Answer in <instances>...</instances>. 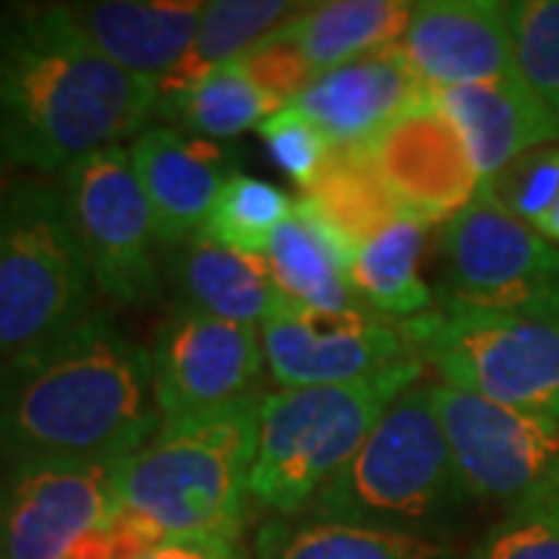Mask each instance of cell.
I'll use <instances>...</instances> for the list:
<instances>
[{"instance_id": "9", "label": "cell", "mask_w": 559, "mask_h": 559, "mask_svg": "<svg viewBox=\"0 0 559 559\" xmlns=\"http://www.w3.org/2000/svg\"><path fill=\"white\" fill-rule=\"evenodd\" d=\"M62 197L103 299L138 308L162 296L153 212L128 146H106L62 171Z\"/></svg>"}, {"instance_id": "37", "label": "cell", "mask_w": 559, "mask_h": 559, "mask_svg": "<svg viewBox=\"0 0 559 559\" xmlns=\"http://www.w3.org/2000/svg\"><path fill=\"white\" fill-rule=\"evenodd\" d=\"M0 197H3V190H0Z\"/></svg>"}, {"instance_id": "2", "label": "cell", "mask_w": 559, "mask_h": 559, "mask_svg": "<svg viewBox=\"0 0 559 559\" xmlns=\"http://www.w3.org/2000/svg\"><path fill=\"white\" fill-rule=\"evenodd\" d=\"M159 429L150 352L97 311L13 367L0 404V463L116 466Z\"/></svg>"}, {"instance_id": "19", "label": "cell", "mask_w": 559, "mask_h": 559, "mask_svg": "<svg viewBox=\"0 0 559 559\" xmlns=\"http://www.w3.org/2000/svg\"><path fill=\"white\" fill-rule=\"evenodd\" d=\"M432 97L466 143L481 190L520 156L559 143V121L522 79L444 87Z\"/></svg>"}, {"instance_id": "20", "label": "cell", "mask_w": 559, "mask_h": 559, "mask_svg": "<svg viewBox=\"0 0 559 559\" xmlns=\"http://www.w3.org/2000/svg\"><path fill=\"white\" fill-rule=\"evenodd\" d=\"M162 280L178 311L261 330L283 293L264 259L224 249L197 234L175 249H162Z\"/></svg>"}, {"instance_id": "33", "label": "cell", "mask_w": 559, "mask_h": 559, "mask_svg": "<svg viewBox=\"0 0 559 559\" xmlns=\"http://www.w3.org/2000/svg\"><path fill=\"white\" fill-rule=\"evenodd\" d=\"M237 62L246 69V75L259 84V91L277 112L293 106L301 91H308L320 75L296 44L277 38L274 32L259 40L252 50H246Z\"/></svg>"}, {"instance_id": "7", "label": "cell", "mask_w": 559, "mask_h": 559, "mask_svg": "<svg viewBox=\"0 0 559 559\" xmlns=\"http://www.w3.org/2000/svg\"><path fill=\"white\" fill-rule=\"evenodd\" d=\"M439 382L559 423V318L485 311L436 293V305L399 323Z\"/></svg>"}, {"instance_id": "10", "label": "cell", "mask_w": 559, "mask_h": 559, "mask_svg": "<svg viewBox=\"0 0 559 559\" xmlns=\"http://www.w3.org/2000/svg\"><path fill=\"white\" fill-rule=\"evenodd\" d=\"M441 286L485 311L559 318V246L479 193L439 234Z\"/></svg>"}, {"instance_id": "22", "label": "cell", "mask_w": 559, "mask_h": 559, "mask_svg": "<svg viewBox=\"0 0 559 559\" xmlns=\"http://www.w3.org/2000/svg\"><path fill=\"white\" fill-rule=\"evenodd\" d=\"M355 255L305 205H293L264 264L289 301L314 311H367L352 289Z\"/></svg>"}, {"instance_id": "31", "label": "cell", "mask_w": 559, "mask_h": 559, "mask_svg": "<svg viewBox=\"0 0 559 559\" xmlns=\"http://www.w3.org/2000/svg\"><path fill=\"white\" fill-rule=\"evenodd\" d=\"M481 193L507 209L513 218L538 227L559 200V143L520 156Z\"/></svg>"}, {"instance_id": "14", "label": "cell", "mask_w": 559, "mask_h": 559, "mask_svg": "<svg viewBox=\"0 0 559 559\" xmlns=\"http://www.w3.org/2000/svg\"><path fill=\"white\" fill-rule=\"evenodd\" d=\"M364 143L404 221L448 224L479 197L469 150L436 97L401 112Z\"/></svg>"}, {"instance_id": "3", "label": "cell", "mask_w": 559, "mask_h": 559, "mask_svg": "<svg viewBox=\"0 0 559 559\" xmlns=\"http://www.w3.org/2000/svg\"><path fill=\"white\" fill-rule=\"evenodd\" d=\"M261 395L218 414L162 423L156 439L112 466L121 510L150 522L162 540L237 544L252 500Z\"/></svg>"}, {"instance_id": "21", "label": "cell", "mask_w": 559, "mask_h": 559, "mask_svg": "<svg viewBox=\"0 0 559 559\" xmlns=\"http://www.w3.org/2000/svg\"><path fill=\"white\" fill-rule=\"evenodd\" d=\"M299 205L355 255L385 227L401 221L392 193L385 190L367 143H333L318 178L299 190Z\"/></svg>"}, {"instance_id": "36", "label": "cell", "mask_w": 559, "mask_h": 559, "mask_svg": "<svg viewBox=\"0 0 559 559\" xmlns=\"http://www.w3.org/2000/svg\"><path fill=\"white\" fill-rule=\"evenodd\" d=\"M10 380H13V364L0 358V404L7 399V389H10Z\"/></svg>"}, {"instance_id": "12", "label": "cell", "mask_w": 559, "mask_h": 559, "mask_svg": "<svg viewBox=\"0 0 559 559\" xmlns=\"http://www.w3.org/2000/svg\"><path fill=\"white\" fill-rule=\"evenodd\" d=\"M264 370L283 389L348 385L414 364L417 352L373 311H314L286 296L261 323Z\"/></svg>"}, {"instance_id": "30", "label": "cell", "mask_w": 559, "mask_h": 559, "mask_svg": "<svg viewBox=\"0 0 559 559\" xmlns=\"http://www.w3.org/2000/svg\"><path fill=\"white\" fill-rule=\"evenodd\" d=\"M469 559H559V485L507 507Z\"/></svg>"}, {"instance_id": "26", "label": "cell", "mask_w": 559, "mask_h": 559, "mask_svg": "<svg viewBox=\"0 0 559 559\" xmlns=\"http://www.w3.org/2000/svg\"><path fill=\"white\" fill-rule=\"evenodd\" d=\"M274 112L277 109L246 75L240 62H227L180 91L159 94L156 106V119L202 140L237 138L249 128H259Z\"/></svg>"}, {"instance_id": "35", "label": "cell", "mask_w": 559, "mask_h": 559, "mask_svg": "<svg viewBox=\"0 0 559 559\" xmlns=\"http://www.w3.org/2000/svg\"><path fill=\"white\" fill-rule=\"evenodd\" d=\"M535 230H538L540 237H547V240L557 242V246H559V200H557V205L550 209V215L540 221Z\"/></svg>"}, {"instance_id": "5", "label": "cell", "mask_w": 559, "mask_h": 559, "mask_svg": "<svg viewBox=\"0 0 559 559\" xmlns=\"http://www.w3.org/2000/svg\"><path fill=\"white\" fill-rule=\"evenodd\" d=\"M97 283L60 183L16 178L0 197V358L22 364L97 314Z\"/></svg>"}, {"instance_id": "4", "label": "cell", "mask_w": 559, "mask_h": 559, "mask_svg": "<svg viewBox=\"0 0 559 559\" xmlns=\"http://www.w3.org/2000/svg\"><path fill=\"white\" fill-rule=\"evenodd\" d=\"M444 436L432 382H414L389 404L358 454L320 488L301 516L441 538L469 503Z\"/></svg>"}, {"instance_id": "1", "label": "cell", "mask_w": 559, "mask_h": 559, "mask_svg": "<svg viewBox=\"0 0 559 559\" xmlns=\"http://www.w3.org/2000/svg\"><path fill=\"white\" fill-rule=\"evenodd\" d=\"M159 81L100 57L60 3L0 13V165L35 175L121 146L156 119Z\"/></svg>"}, {"instance_id": "34", "label": "cell", "mask_w": 559, "mask_h": 559, "mask_svg": "<svg viewBox=\"0 0 559 559\" xmlns=\"http://www.w3.org/2000/svg\"><path fill=\"white\" fill-rule=\"evenodd\" d=\"M131 559H242L230 540H162Z\"/></svg>"}, {"instance_id": "28", "label": "cell", "mask_w": 559, "mask_h": 559, "mask_svg": "<svg viewBox=\"0 0 559 559\" xmlns=\"http://www.w3.org/2000/svg\"><path fill=\"white\" fill-rule=\"evenodd\" d=\"M293 205L296 202L274 183L237 175L221 190L218 202L202 227V237L242 255L264 259L274 234L293 215Z\"/></svg>"}, {"instance_id": "32", "label": "cell", "mask_w": 559, "mask_h": 559, "mask_svg": "<svg viewBox=\"0 0 559 559\" xmlns=\"http://www.w3.org/2000/svg\"><path fill=\"white\" fill-rule=\"evenodd\" d=\"M259 134L271 159L299 183V190L318 178V171L333 150V140L308 116H301L296 106H286L274 116H267L259 124Z\"/></svg>"}, {"instance_id": "23", "label": "cell", "mask_w": 559, "mask_h": 559, "mask_svg": "<svg viewBox=\"0 0 559 559\" xmlns=\"http://www.w3.org/2000/svg\"><path fill=\"white\" fill-rule=\"evenodd\" d=\"M414 3L399 0H330L308 3L299 16L283 22L277 38L296 44L318 72L367 57L380 47L399 44L407 32Z\"/></svg>"}, {"instance_id": "13", "label": "cell", "mask_w": 559, "mask_h": 559, "mask_svg": "<svg viewBox=\"0 0 559 559\" xmlns=\"http://www.w3.org/2000/svg\"><path fill=\"white\" fill-rule=\"evenodd\" d=\"M162 423L205 417L261 395V330L171 311L150 348Z\"/></svg>"}, {"instance_id": "16", "label": "cell", "mask_w": 559, "mask_h": 559, "mask_svg": "<svg viewBox=\"0 0 559 559\" xmlns=\"http://www.w3.org/2000/svg\"><path fill=\"white\" fill-rule=\"evenodd\" d=\"M143 197L153 212L162 249L202 234L227 180L237 178L240 162L215 140L193 138L168 124L146 128L128 146Z\"/></svg>"}, {"instance_id": "6", "label": "cell", "mask_w": 559, "mask_h": 559, "mask_svg": "<svg viewBox=\"0 0 559 559\" xmlns=\"http://www.w3.org/2000/svg\"><path fill=\"white\" fill-rule=\"evenodd\" d=\"M419 380L423 360H414L348 385L264 392L249 498L277 516H301L358 454L389 404Z\"/></svg>"}, {"instance_id": "11", "label": "cell", "mask_w": 559, "mask_h": 559, "mask_svg": "<svg viewBox=\"0 0 559 559\" xmlns=\"http://www.w3.org/2000/svg\"><path fill=\"white\" fill-rule=\"evenodd\" d=\"M451 454L473 500L520 503L559 485V423L432 382Z\"/></svg>"}, {"instance_id": "27", "label": "cell", "mask_w": 559, "mask_h": 559, "mask_svg": "<svg viewBox=\"0 0 559 559\" xmlns=\"http://www.w3.org/2000/svg\"><path fill=\"white\" fill-rule=\"evenodd\" d=\"M308 3L286 0H212L205 3L200 32L190 53L175 66L159 84V94L180 91L193 81L205 79L227 62H237L259 40L277 32L283 22L299 16Z\"/></svg>"}, {"instance_id": "24", "label": "cell", "mask_w": 559, "mask_h": 559, "mask_svg": "<svg viewBox=\"0 0 559 559\" xmlns=\"http://www.w3.org/2000/svg\"><path fill=\"white\" fill-rule=\"evenodd\" d=\"M252 547L255 559H460L448 540L314 516H274Z\"/></svg>"}, {"instance_id": "15", "label": "cell", "mask_w": 559, "mask_h": 559, "mask_svg": "<svg viewBox=\"0 0 559 559\" xmlns=\"http://www.w3.org/2000/svg\"><path fill=\"white\" fill-rule=\"evenodd\" d=\"M399 44L432 91L522 79L510 35V10L498 0L414 3Z\"/></svg>"}, {"instance_id": "29", "label": "cell", "mask_w": 559, "mask_h": 559, "mask_svg": "<svg viewBox=\"0 0 559 559\" xmlns=\"http://www.w3.org/2000/svg\"><path fill=\"white\" fill-rule=\"evenodd\" d=\"M507 10L522 81L559 121V0H516Z\"/></svg>"}, {"instance_id": "8", "label": "cell", "mask_w": 559, "mask_h": 559, "mask_svg": "<svg viewBox=\"0 0 559 559\" xmlns=\"http://www.w3.org/2000/svg\"><path fill=\"white\" fill-rule=\"evenodd\" d=\"M156 544L119 507L112 466L0 463V559H131Z\"/></svg>"}, {"instance_id": "17", "label": "cell", "mask_w": 559, "mask_h": 559, "mask_svg": "<svg viewBox=\"0 0 559 559\" xmlns=\"http://www.w3.org/2000/svg\"><path fill=\"white\" fill-rule=\"evenodd\" d=\"M429 97L432 87L419 79L404 47L389 44L367 57L320 72L293 106L333 143H360Z\"/></svg>"}, {"instance_id": "18", "label": "cell", "mask_w": 559, "mask_h": 559, "mask_svg": "<svg viewBox=\"0 0 559 559\" xmlns=\"http://www.w3.org/2000/svg\"><path fill=\"white\" fill-rule=\"evenodd\" d=\"M60 7L100 57L159 84L190 53L205 13L200 0H87Z\"/></svg>"}, {"instance_id": "25", "label": "cell", "mask_w": 559, "mask_h": 559, "mask_svg": "<svg viewBox=\"0 0 559 559\" xmlns=\"http://www.w3.org/2000/svg\"><path fill=\"white\" fill-rule=\"evenodd\" d=\"M429 227L417 221H395L352 261V289L360 305L382 320H414L436 305V293L419 274Z\"/></svg>"}]
</instances>
